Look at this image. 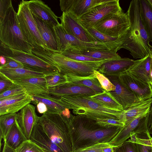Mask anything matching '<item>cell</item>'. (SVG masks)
Masks as SVG:
<instances>
[{
  "instance_id": "obj_1",
  "label": "cell",
  "mask_w": 152,
  "mask_h": 152,
  "mask_svg": "<svg viewBox=\"0 0 152 152\" xmlns=\"http://www.w3.org/2000/svg\"><path fill=\"white\" fill-rule=\"evenodd\" d=\"M72 152L100 143H108L122 127L102 126L84 115H73L67 125Z\"/></svg>"
},
{
  "instance_id": "obj_42",
  "label": "cell",
  "mask_w": 152,
  "mask_h": 152,
  "mask_svg": "<svg viewBox=\"0 0 152 152\" xmlns=\"http://www.w3.org/2000/svg\"><path fill=\"white\" fill-rule=\"evenodd\" d=\"M26 93L22 88L18 85L0 94V100Z\"/></svg>"
},
{
  "instance_id": "obj_13",
  "label": "cell",
  "mask_w": 152,
  "mask_h": 152,
  "mask_svg": "<svg viewBox=\"0 0 152 152\" xmlns=\"http://www.w3.org/2000/svg\"><path fill=\"white\" fill-rule=\"evenodd\" d=\"M148 114L137 117L122 128L115 136L108 142L109 144L115 148L130 137L132 132H133L137 134L148 131V118L145 117Z\"/></svg>"
},
{
  "instance_id": "obj_25",
  "label": "cell",
  "mask_w": 152,
  "mask_h": 152,
  "mask_svg": "<svg viewBox=\"0 0 152 152\" xmlns=\"http://www.w3.org/2000/svg\"><path fill=\"white\" fill-rule=\"evenodd\" d=\"M30 140L40 147L45 152H64L52 142L37 122L33 128Z\"/></svg>"
},
{
  "instance_id": "obj_2",
  "label": "cell",
  "mask_w": 152,
  "mask_h": 152,
  "mask_svg": "<svg viewBox=\"0 0 152 152\" xmlns=\"http://www.w3.org/2000/svg\"><path fill=\"white\" fill-rule=\"evenodd\" d=\"M130 28L124 37L122 48L128 50L135 59L142 58L150 53L152 46L141 19L140 0H133L126 12Z\"/></svg>"
},
{
  "instance_id": "obj_18",
  "label": "cell",
  "mask_w": 152,
  "mask_h": 152,
  "mask_svg": "<svg viewBox=\"0 0 152 152\" xmlns=\"http://www.w3.org/2000/svg\"><path fill=\"white\" fill-rule=\"evenodd\" d=\"M38 117L34 106L28 104L17 113V120L24 135L30 140L33 128L37 122Z\"/></svg>"
},
{
  "instance_id": "obj_39",
  "label": "cell",
  "mask_w": 152,
  "mask_h": 152,
  "mask_svg": "<svg viewBox=\"0 0 152 152\" xmlns=\"http://www.w3.org/2000/svg\"><path fill=\"white\" fill-rule=\"evenodd\" d=\"M95 121L99 125L106 128H109L114 126L124 127L125 124L120 120L112 118H99Z\"/></svg>"
},
{
  "instance_id": "obj_19",
  "label": "cell",
  "mask_w": 152,
  "mask_h": 152,
  "mask_svg": "<svg viewBox=\"0 0 152 152\" xmlns=\"http://www.w3.org/2000/svg\"><path fill=\"white\" fill-rule=\"evenodd\" d=\"M134 61L127 58L108 60L102 64L97 71L105 76H119L126 71Z\"/></svg>"
},
{
  "instance_id": "obj_43",
  "label": "cell",
  "mask_w": 152,
  "mask_h": 152,
  "mask_svg": "<svg viewBox=\"0 0 152 152\" xmlns=\"http://www.w3.org/2000/svg\"><path fill=\"white\" fill-rule=\"evenodd\" d=\"M136 143L152 147V137L149 131L136 134Z\"/></svg>"
},
{
  "instance_id": "obj_17",
  "label": "cell",
  "mask_w": 152,
  "mask_h": 152,
  "mask_svg": "<svg viewBox=\"0 0 152 152\" xmlns=\"http://www.w3.org/2000/svg\"><path fill=\"white\" fill-rule=\"evenodd\" d=\"M48 94L58 98L77 96L90 97L96 94L94 90L88 87L69 82L57 87L48 88Z\"/></svg>"
},
{
  "instance_id": "obj_3",
  "label": "cell",
  "mask_w": 152,
  "mask_h": 152,
  "mask_svg": "<svg viewBox=\"0 0 152 152\" xmlns=\"http://www.w3.org/2000/svg\"><path fill=\"white\" fill-rule=\"evenodd\" d=\"M32 53L57 68L64 75L87 76L94 74L100 66L107 60L80 61L69 58L61 54L45 49L33 48Z\"/></svg>"
},
{
  "instance_id": "obj_56",
  "label": "cell",
  "mask_w": 152,
  "mask_h": 152,
  "mask_svg": "<svg viewBox=\"0 0 152 152\" xmlns=\"http://www.w3.org/2000/svg\"><path fill=\"white\" fill-rule=\"evenodd\" d=\"M149 2L152 5V0H148Z\"/></svg>"
},
{
  "instance_id": "obj_10",
  "label": "cell",
  "mask_w": 152,
  "mask_h": 152,
  "mask_svg": "<svg viewBox=\"0 0 152 152\" xmlns=\"http://www.w3.org/2000/svg\"><path fill=\"white\" fill-rule=\"evenodd\" d=\"M122 11L119 0H108L77 19L82 25L88 29L93 27L108 14Z\"/></svg>"
},
{
  "instance_id": "obj_12",
  "label": "cell",
  "mask_w": 152,
  "mask_h": 152,
  "mask_svg": "<svg viewBox=\"0 0 152 152\" xmlns=\"http://www.w3.org/2000/svg\"><path fill=\"white\" fill-rule=\"evenodd\" d=\"M54 28L59 40L60 53L67 50L86 47L117 50L104 43L83 42L67 33L60 23L54 26Z\"/></svg>"
},
{
  "instance_id": "obj_4",
  "label": "cell",
  "mask_w": 152,
  "mask_h": 152,
  "mask_svg": "<svg viewBox=\"0 0 152 152\" xmlns=\"http://www.w3.org/2000/svg\"><path fill=\"white\" fill-rule=\"evenodd\" d=\"M60 98L63 102L64 107L72 110L74 114L84 115L95 121L99 118L119 120L122 111L107 108L89 97L77 96H62Z\"/></svg>"
},
{
  "instance_id": "obj_16",
  "label": "cell",
  "mask_w": 152,
  "mask_h": 152,
  "mask_svg": "<svg viewBox=\"0 0 152 152\" xmlns=\"http://www.w3.org/2000/svg\"><path fill=\"white\" fill-rule=\"evenodd\" d=\"M114 85L115 89L109 91L124 110L141 102L120 81L118 76H106ZM142 102V101H141Z\"/></svg>"
},
{
  "instance_id": "obj_40",
  "label": "cell",
  "mask_w": 152,
  "mask_h": 152,
  "mask_svg": "<svg viewBox=\"0 0 152 152\" xmlns=\"http://www.w3.org/2000/svg\"><path fill=\"white\" fill-rule=\"evenodd\" d=\"M94 73L104 90L109 91L115 89V86L106 76L96 70L94 71Z\"/></svg>"
},
{
  "instance_id": "obj_31",
  "label": "cell",
  "mask_w": 152,
  "mask_h": 152,
  "mask_svg": "<svg viewBox=\"0 0 152 152\" xmlns=\"http://www.w3.org/2000/svg\"><path fill=\"white\" fill-rule=\"evenodd\" d=\"M27 140L16 119L15 123L10 129L3 141L8 147L15 150Z\"/></svg>"
},
{
  "instance_id": "obj_22",
  "label": "cell",
  "mask_w": 152,
  "mask_h": 152,
  "mask_svg": "<svg viewBox=\"0 0 152 152\" xmlns=\"http://www.w3.org/2000/svg\"><path fill=\"white\" fill-rule=\"evenodd\" d=\"M151 62L150 52L144 58L134 60L133 64L125 72L140 81L150 84Z\"/></svg>"
},
{
  "instance_id": "obj_27",
  "label": "cell",
  "mask_w": 152,
  "mask_h": 152,
  "mask_svg": "<svg viewBox=\"0 0 152 152\" xmlns=\"http://www.w3.org/2000/svg\"><path fill=\"white\" fill-rule=\"evenodd\" d=\"M31 102L37 104L39 102L44 103L46 106L47 112L52 114H61L65 109L63 101L60 98L49 95L42 94L31 96Z\"/></svg>"
},
{
  "instance_id": "obj_23",
  "label": "cell",
  "mask_w": 152,
  "mask_h": 152,
  "mask_svg": "<svg viewBox=\"0 0 152 152\" xmlns=\"http://www.w3.org/2000/svg\"><path fill=\"white\" fill-rule=\"evenodd\" d=\"M28 5L33 15L54 27L60 23L58 21V17L51 8L42 1L31 0L28 1Z\"/></svg>"
},
{
  "instance_id": "obj_36",
  "label": "cell",
  "mask_w": 152,
  "mask_h": 152,
  "mask_svg": "<svg viewBox=\"0 0 152 152\" xmlns=\"http://www.w3.org/2000/svg\"><path fill=\"white\" fill-rule=\"evenodd\" d=\"M45 77L48 88L55 87L69 82L66 75H63L59 72L45 76Z\"/></svg>"
},
{
  "instance_id": "obj_37",
  "label": "cell",
  "mask_w": 152,
  "mask_h": 152,
  "mask_svg": "<svg viewBox=\"0 0 152 152\" xmlns=\"http://www.w3.org/2000/svg\"><path fill=\"white\" fill-rule=\"evenodd\" d=\"M14 152H45L38 145L30 140L24 141L14 150Z\"/></svg>"
},
{
  "instance_id": "obj_44",
  "label": "cell",
  "mask_w": 152,
  "mask_h": 152,
  "mask_svg": "<svg viewBox=\"0 0 152 152\" xmlns=\"http://www.w3.org/2000/svg\"><path fill=\"white\" fill-rule=\"evenodd\" d=\"M108 143H100L90 146L79 149L73 152H104L103 150L110 146Z\"/></svg>"
},
{
  "instance_id": "obj_57",
  "label": "cell",
  "mask_w": 152,
  "mask_h": 152,
  "mask_svg": "<svg viewBox=\"0 0 152 152\" xmlns=\"http://www.w3.org/2000/svg\"><path fill=\"white\" fill-rule=\"evenodd\" d=\"M150 53H151V55L152 56V49H151Z\"/></svg>"
},
{
  "instance_id": "obj_14",
  "label": "cell",
  "mask_w": 152,
  "mask_h": 152,
  "mask_svg": "<svg viewBox=\"0 0 152 152\" xmlns=\"http://www.w3.org/2000/svg\"><path fill=\"white\" fill-rule=\"evenodd\" d=\"M108 0H60L61 11L69 12L78 18L92 10L96 6Z\"/></svg>"
},
{
  "instance_id": "obj_38",
  "label": "cell",
  "mask_w": 152,
  "mask_h": 152,
  "mask_svg": "<svg viewBox=\"0 0 152 152\" xmlns=\"http://www.w3.org/2000/svg\"><path fill=\"white\" fill-rule=\"evenodd\" d=\"M60 53L69 58L78 61H103L83 55L70 49L66 50Z\"/></svg>"
},
{
  "instance_id": "obj_28",
  "label": "cell",
  "mask_w": 152,
  "mask_h": 152,
  "mask_svg": "<svg viewBox=\"0 0 152 152\" xmlns=\"http://www.w3.org/2000/svg\"><path fill=\"white\" fill-rule=\"evenodd\" d=\"M83 55L101 60H111L121 58L117 53V51L112 49L86 47L70 49Z\"/></svg>"
},
{
  "instance_id": "obj_55",
  "label": "cell",
  "mask_w": 152,
  "mask_h": 152,
  "mask_svg": "<svg viewBox=\"0 0 152 152\" xmlns=\"http://www.w3.org/2000/svg\"><path fill=\"white\" fill-rule=\"evenodd\" d=\"M149 132L150 134H152V125L151 127V128L150 129V130H149Z\"/></svg>"
},
{
  "instance_id": "obj_5",
  "label": "cell",
  "mask_w": 152,
  "mask_h": 152,
  "mask_svg": "<svg viewBox=\"0 0 152 152\" xmlns=\"http://www.w3.org/2000/svg\"><path fill=\"white\" fill-rule=\"evenodd\" d=\"M0 40L11 48L32 53L33 48L24 39L18 24L17 13L12 4L0 20Z\"/></svg>"
},
{
  "instance_id": "obj_6",
  "label": "cell",
  "mask_w": 152,
  "mask_h": 152,
  "mask_svg": "<svg viewBox=\"0 0 152 152\" xmlns=\"http://www.w3.org/2000/svg\"><path fill=\"white\" fill-rule=\"evenodd\" d=\"M37 123L52 142L64 152H72L68 127L61 114L46 112L38 117Z\"/></svg>"
},
{
  "instance_id": "obj_11",
  "label": "cell",
  "mask_w": 152,
  "mask_h": 152,
  "mask_svg": "<svg viewBox=\"0 0 152 152\" xmlns=\"http://www.w3.org/2000/svg\"><path fill=\"white\" fill-rule=\"evenodd\" d=\"M59 18L60 24L65 31L79 40L88 43H104L95 39L80 23L77 18L71 13L63 12Z\"/></svg>"
},
{
  "instance_id": "obj_58",
  "label": "cell",
  "mask_w": 152,
  "mask_h": 152,
  "mask_svg": "<svg viewBox=\"0 0 152 152\" xmlns=\"http://www.w3.org/2000/svg\"><path fill=\"white\" fill-rule=\"evenodd\" d=\"M151 49H152V47H151Z\"/></svg>"
},
{
  "instance_id": "obj_49",
  "label": "cell",
  "mask_w": 152,
  "mask_h": 152,
  "mask_svg": "<svg viewBox=\"0 0 152 152\" xmlns=\"http://www.w3.org/2000/svg\"><path fill=\"white\" fill-rule=\"evenodd\" d=\"M38 112L41 114H44L47 112L48 109L46 105L43 102H39L37 105Z\"/></svg>"
},
{
  "instance_id": "obj_52",
  "label": "cell",
  "mask_w": 152,
  "mask_h": 152,
  "mask_svg": "<svg viewBox=\"0 0 152 152\" xmlns=\"http://www.w3.org/2000/svg\"><path fill=\"white\" fill-rule=\"evenodd\" d=\"M136 134L134 132H132L130 134V139L129 140L132 142L136 143L137 139L136 138Z\"/></svg>"
},
{
  "instance_id": "obj_45",
  "label": "cell",
  "mask_w": 152,
  "mask_h": 152,
  "mask_svg": "<svg viewBox=\"0 0 152 152\" xmlns=\"http://www.w3.org/2000/svg\"><path fill=\"white\" fill-rule=\"evenodd\" d=\"M0 94L18 85L0 73Z\"/></svg>"
},
{
  "instance_id": "obj_15",
  "label": "cell",
  "mask_w": 152,
  "mask_h": 152,
  "mask_svg": "<svg viewBox=\"0 0 152 152\" xmlns=\"http://www.w3.org/2000/svg\"><path fill=\"white\" fill-rule=\"evenodd\" d=\"M118 78L121 83L140 101L152 98V88L150 84L140 81L125 72L120 74Z\"/></svg>"
},
{
  "instance_id": "obj_54",
  "label": "cell",
  "mask_w": 152,
  "mask_h": 152,
  "mask_svg": "<svg viewBox=\"0 0 152 152\" xmlns=\"http://www.w3.org/2000/svg\"><path fill=\"white\" fill-rule=\"evenodd\" d=\"M151 62L150 73V84L152 88V56L151 55Z\"/></svg>"
},
{
  "instance_id": "obj_48",
  "label": "cell",
  "mask_w": 152,
  "mask_h": 152,
  "mask_svg": "<svg viewBox=\"0 0 152 152\" xmlns=\"http://www.w3.org/2000/svg\"><path fill=\"white\" fill-rule=\"evenodd\" d=\"M136 144L138 152H152V147Z\"/></svg>"
},
{
  "instance_id": "obj_32",
  "label": "cell",
  "mask_w": 152,
  "mask_h": 152,
  "mask_svg": "<svg viewBox=\"0 0 152 152\" xmlns=\"http://www.w3.org/2000/svg\"><path fill=\"white\" fill-rule=\"evenodd\" d=\"M141 17L150 42H152V5L148 0H140Z\"/></svg>"
},
{
  "instance_id": "obj_24",
  "label": "cell",
  "mask_w": 152,
  "mask_h": 152,
  "mask_svg": "<svg viewBox=\"0 0 152 152\" xmlns=\"http://www.w3.org/2000/svg\"><path fill=\"white\" fill-rule=\"evenodd\" d=\"M12 81L30 96L48 93V88L45 77L26 78Z\"/></svg>"
},
{
  "instance_id": "obj_26",
  "label": "cell",
  "mask_w": 152,
  "mask_h": 152,
  "mask_svg": "<svg viewBox=\"0 0 152 152\" xmlns=\"http://www.w3.org/2000/svg\"><path fill=\"white\" fill-rule=\"evenodd\" d=\"M152 104V98L140 102L122 111L119 120L125 125L140 116L148 114Z\"/></svg>"
},
{
  "instance_id": "obj_9",
  "label": "cell",
  "mask_w": 152,
  "mask_h": 152,
  "mask_svg": "<svg viewBox=\"0 0 152 152\" xmlns=\"http://www.w3.org/2000/svg\"><path fill=\"white\" fill-rule=\"evenodd\" d=\"M93 27L106 35L121 38L127 33L130 23L127 13L122 11L108 14Z\"/></svg>"
},
{
  "instance_id": "obj_35",
  "label": "cell",
  "mask_w": 152,
  "mask_h": 152,
  "mask_svg": "<svg viewBox=\"0 0 152 152\" xmlns=\"http://www.w3.org/2000/svg\"><path fill=\"white\" fill-rule=\"evenodd\" d=\"M17 116V113H8L0 116V138L3 140L15 123Z\"/></svg>"
},
{
  "instance_id": "obj_34",
  "label": "cell",
  "mask_w": 152,
  "mask_h": 152,
  "mask_svg": "<svg viewBox=\"0 0 152 152\" xmlns=\"http://www.w3.org/2000/svg\"><path fill=\"white\" fill-rule=\"evenodd\" d=\"M89 97L104 106L110 109L120 111L124 110L109 91L104 90L102 93L96 94Z\"/></svg>"
},
{
  "instance_id": "obj_33",
  "label": "cell",
  "mask_w": 152,
  "mask_h": 152,
  "mask_svg": "<svg viewBox=\"0 0 152 152\" xmlns=\"http://www.w3.org/2000/svg\"><path fill=\"white\" fill-rule=\"evenodd\" d=\"M90 34L96 39L112 48L118 50L122 48L124 38L110 37L103 34L91 27L87 29Z\"/></svg>"
},
{
  "instance_id": "obj_46",
  "label": "cell",
  "mask_w": 152,
  "mask_h": 152,
  "mask_svg": "<svg viewBox=\"0 0 152 152\" xmlns=\"http://www.w3.org/2000/svg\"><path fill=\"white\" fill-rule=\"evenodd\" d=\"M5 57L6 63L4 65L0 66V67L7 69L24 68V65L20 62L10 58Z\"/></svg>"
},
{
  "instance_id": "obj_50",
  "label": "cell",
  "mask_w": 152,
  "mask_h": 152,
  "mask_svg": "<svg viewBox=\"0 0 152 152\" xmlns=\"http://www.w3.org/2000/svg\"><path fill=\"white\" fill-rule=\"evenodd\" d=\"M152 125V104L148 114V128L149 131Z\"/></svg>"
},
{
  "instance_id": "obj_7",
  "label": "cell",
  "mask_w": 152,
  "mask_h": 152,
  "mask_svg": "<svg viewBox=\"0 0 152 152\" xmlns=\"http://www.w3.org/2000/svg\"><path fill=\"white\" fill-rule=\"evenodd\" d=\"M18 24L25 40L33 48L47 49L37 23L28 7V1L22 0L17 13Z\"/></svg>"
},
{
  "instance_id": "obj_30",
  "label": "cell",
  "mask_w": 152,
  "mask_h": 152,
  "mask_svg": "<svg viewBox=\"0 0 152 152\" xmlns=\"http://www.w3.org/2000/svg\"><path fill=\"white\" fill-rule=\"evenodd\" d=\"M66 75L69 83L88 87L94 90L96 94L102 93L105 90L102 87L94 73L85 77L71 75Z\"/></svg>"
},
{
  "instance_id": "obj_51",
  "label": "cell",
  "mask_w": 152,
  "mask_h": 152,
  "mask_svg": "<svg viewBox=\"0 0 152 152\" xmlns=\"http://www.w3.org/2000/svg\"><path fill=\"white\" fill-rule=\"evenodd\" d=\"M3 147L2 152H14V150L8 147L4 142H3Z\"/></svg>"
},
{
  "instance_id": "obj_29",
  "label": "cell",
  "mask_w": 152,
  "mask_h": 152,
  "mask_svg": "<svg viewBox=\"0 0 152 152\" xmlns=\"http://www.w3.org/2000/svg\"><path fill=\"white\" fill-rule=\"evenodd\" d=\"M0 73L12 81L26 78L45 76L42 73L24 68L7 69L0 67Z\"/></svg>"
},
{
  "instance_id": "obj_47",
  "label": "cell",
  "mask_w": 152,
  "mask_h": 152,
  "mask_svg": "<svg viewBox=\"0 0 152 152\" xmlns=\"http://www.w3.org/2000/svg\"><path fill=\"white\" fill-rule=\"evenodd\" d=\"M11 4V0H0V20L3 18L6 11Z\"/></svg>"
},
{
  "instance_id": "obj_20",
  "label": "cell",
  "mask_w": 152,
  "mask_h": 152,
  "mask_svg": "<svg viewBox=\"0 0 152 152\" xmlns=\"http://www.w3.org/2000/svg\"><path fill=\"white\" fill-rule=\"evenodd\" d=\"M38 28L46 45L47 49L59 53L60 45L54 26L33 15Z\"/></svg>"
},
{
  "instance_id": "obj_41",
  "label": "cell",
  "mask_w": 152,
  "mask_h": 152,
  "mask_svg": "<svg viewBox=\"0 0 152 152\" xmlns=\"http://www.w3.org/2000/svg\"><path fill=\"white\" fill-rule=\"evenodd\" d=\"M114 152H138L136 143L126 140L119 145L114 148Z\"/></svg>"
},
{
  "instance_id": "obj_8",
  "label": "cell",
  "mask_w": 152,
  "mask_h": 152,
  "mask_svg": "<svg viewBox=\"0 0 152 152\" xmlns=\"http://www.w3.org/2000/svg\"><path fill=\"white\" fill-rule=\"evenodd\" d=\"M1 56L17 61L24 66V68L43 73L45 76L59 72L56 67L32 53L11 48L0 42Z\"/></svg>"
},
{
  "instance_id": "obj_53",
  "label": "cell",
  "mask_w": 152,
  "mask_h": 152,
  "mask_svg": "<svg viewBox=\"0 0 152 152\" xmlns=\"http://www.w3.org/2000/svg\"><path fill=\"white\" fill-rule=\"evenodd\" d=\"M0 66L4 65L6 63V60L5 57L1 56L0 57Z\"/></svg>"
},
{
  "instance_id": "obj_21",
  "label": "cell",
  "mask_w": 152,
  "mask_h": 152,
  "mask_svg": "<svg viewBox=\"0 0 152 152\" xmlns=\"http://www.w3.org/2000/svg\"><path fill=\"white\" fill-rule=\"evenodd\" d=\"M32 97L26 93L0 100V116L16 113L31 102Z\"/></svg>"
}]
</instances>
